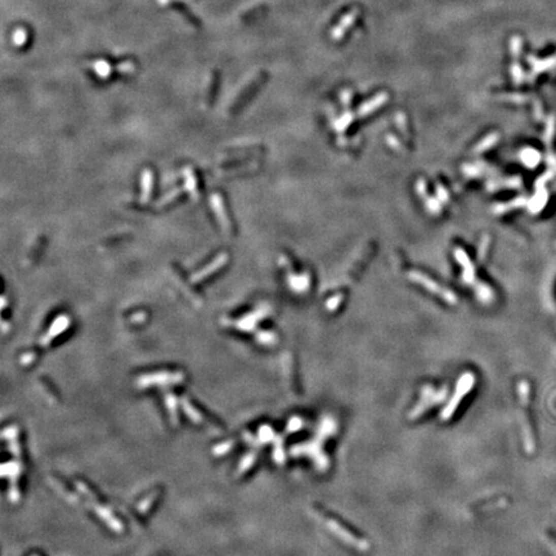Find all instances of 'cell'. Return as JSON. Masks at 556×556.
Returning a JSON list of instances; mask_svg holds the SVG:
<instances>
[{
  "instance_id": "6da1fadb",
  "label": "cell",
  "mask_w": 556,
  "mask_h": 556,
  "mask_svg": "<svg viewBox=\"0 0 556 556\" xmlns=\"http://www.w3.org/2000/svg\"><path fill=\"white\" fill-rule=\"evenodd\" d=\"M519 397H520V413H519V417H520V423H521V434H523V442H524V448L528 453H533L534 448V439L533 434H532L531 425H529V418H528V403H529V384L527 380H521L519 382Z\"/></svg>"
},
{
  "instance_id": "7a4b0ae2",
  "label": "cell",
  "mask_w": 556,
  "mask_h": 556,
  "mask_svg": "<svg viewBox=\"0 0 556 556\" xmlns=\"http://www.w3.org/2000/svg\"><path fill=\"white\" fill-rule=\"evenodd\" d=\"M313 514H314V516H316L319 521H322V523L324 524V527H326L329 531H331L332 533L335 534L338 538H340L341 541H344L345 543L351 545L353 547L358 548V550L361 551L368 550L367 541H365L363 538H358V537H355L354 534L350 533L348 529L344 528L340 523H338L335 519L327 516V515L323 514L321 510H316V511H313Z\"/></svg>"
},
{
  "instance_id": "3957f363",
  "label": "cell",
  "mask_w": 556,
  "mask_h": 556,
  "mask_svg": "<svg viewBox=\"0 0 556 556\" xmlns=\"http://www.w3.org/2000/svg\"><path fill=\"white\" fill-rule=\"evenodd\" d=\"M474 384H475V376H474L473 374H470V372H466V374H464L461 377H460L453 397L449 399L446 408H444V410L442 411V413H440V418H442L443 421H448L449 418L454 415L457 407H459L460 403H461L462 398H465V397L468 396L469 391L471 390V387L474 386Z\"/></svg>"
},
{
  "instance_id": "277c9868",
  "label": "cell",
  "mask_w": 556,
  "mask_h": 556,
  "mask_svg": "<svg viewBox=\"0 0 556 556\" xmlns=\"http://www.w3.org/2000/svg\"><path fill=\"white\" fill-rule=\"evenodd\" d=\"M210 201H211V206H213V210L214 213H215L216 219H218L221 230L224 231L225 235H232L233 233L232 223H231L230 218H228V214L227 211H225L224 202H223V200H221L220 194L213 193Z\"/></svg>"
},
{
  "instance_id": "5b68a950",
  "label": "cell",
  "mask_w": 556,
  "mask_h": 556,
  "mask_svg": "<svg viewBox=\"0 0 556 556\" xmlns=\"http://www.w3.org/2000/svg\"><path fill=\"white\" fill-rule=\"evenodd\" d=\"M228 259H230V256H228L227 252H221V254H219L208 267H205V268L201 269L200 272L194 273L193 276H192L191 281L193 283H200L202 282V281H205L209 276H211V274H214L215 272H218L221 267H224L225 264L228 263Z\"/></svg>"
},
{
  "instance_id": "8992f818",
  "label": "cell",
  "mask_w": 556,
  "mask_h": 556,
  "mask_svg": "<svg viewBox=\"0 0 556 556\" xmlns=\"http://www.w3.org/2000/svg\"><path fill=\"white\" fill-rule=\"evenodd\" d=\"M446 396H447V389L440 391H429L428 394L423 393V397H422L423 402L421 401V403H418L417 406H416L415 410L411 411L410 418H416L418 415H421L426 408H429V407L434 406V404L440 403V401L446 398Z\"/></svg>"
},
{
  "instance_id": "52a82bcc",
  "label": "cell",
  "mask_w": 556,
  "mask_h": 556,
  "mask_svg": "<svg viewBox=\"0 0 556 556\" xmlns=\"http://www.w3.org/2000/svg\"><path fill=\"white\" fill-rule=\"evenodd\" d=\"M153 184V173L151 169H146L142 173V197L141 201L143 204L148 202V200L151 199V194H152V187Z\"/></svg>"
},
{
  "instance_id": "ba28073f",
  "label": "cell",
  "mask_w": 556,
  "mask_h": 556,
  "mask_svg": "<svg viewBox=\"0 0 556 556\" xmlns=\"http://www.w3.org/2000/svg\"><path fill=\"white\" fill-rule=\"evenodd\" d=\"M183 174H184L185 179V191H188L189 196L193 200L199 199V191H197V179L196 175L193 174L192 169L187 168V169L183 170Z\"/></svg>"
},
{
  "instance_id": "9c48e42d",
  "label": "cell",
  "mask_w": 556,
  "mask_h": 556,
  "mask_svg": "<svg viewBox=\"0 0 556 556\" xmlns=\"http://www.w3.org/2000/svg\"><path fill=\"white\" fill-rule=\"evenodd\" d=\"M259 83H260V80H259V79H257V80L251 81V84H250V85L247 86V88L245 89L244 91H242V94H241L238 98H236L235 102H233L232 110H237V108L240 107V106L242 105V103H244L245 101H246V98H249L250 95H251V91H254V90H255V88H256V86L259 85Z\"/></svg>"
},
{
  "instance_id": "30bf717a",
  "label": "cell",
  "mask_w": 556,
  "mask_h": 556,
  "mask_svg": "<svg viewBox=\"0 0 556 556\" xmlns=\"http://www.w3.org/2000/svg\"><path fill=\"white\" fill-rule=\"evenodd\" d=\"M179 194H180V189H174V191H172V192H170V193L166 194V196L163 197V199H161L160 201H158L157 205H158V206H165V205H168V204H170V202H172V201H174V200L177 199V197L179 196Z\"/></svg>"
},
{
  "instance_id": "8fae6325",
  "label": "cell",
  "mask_w": 556,
  "mask_h": 556,
  "mask_svg": "<svg viewBox=\"0 0 556 556\" xmlns=\"http://www.w3.org/2000/svg\"><path fill=\"white\" fill-rule=\"evenodd\" d=\"M543 541H545V543L547 545V547L550 548V551L552 552L553 556H556V543L555 541H552L548 536H543Z\"/></svg>"
}]
</instances>
